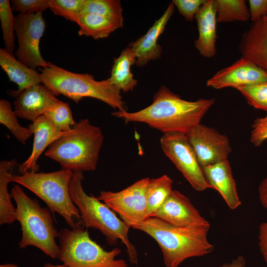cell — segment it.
Returning a JSON list of instances; mask_svg holds the SVG:
<instances>
[{"instance_id":"24","label":"cell","mask_w":267,"mask_h":267,"mask_svg":"<svg viewBox=\"0 0 267 267\" xmlns=\"http://www.w3.org/2000/svg\"><path fill=\"white\" fill-rule=\"evenodd\" d=\"M17 165V161L2 160L0 162V224H11L16 220L15 208L11 201V194L8 191V184L12 181L11 170Z\"/></svg>"},{"instance_id":"27","label":"cell","mask_w":267,"mask_h":267,"mask_svg":"<svg viewBox=\"0 0 267 267\" xmlns=\"http://www.w3.org/2000/svg\"><path fill=\"white\" fill-rule=\"evenodd\" d=\"M11 103L4 99L0 100V123L5 126L16 139L23 144L33 134L28 128L21 126Z\"/></svg>"},{"instance_id":"28","label":"cell","mask_w":267,"mask_h":267,"mask_svg":"<svg viewBox=\"0 0 267 267\" xmlns=\"http://www.w3.org/2000/svg\"><path fill=\"white\" fill-rule=\"evenodd\" d=\"M122 11L119 0H86L82 14L93 13L123 21Z\"/></svg>"},{"instance_id":"33","label":"cell","mask_w":267,"mask_h":267,"mask_svg":"<svg viewBox=\"0 0 267 267\" xmlns=\"http://www.w3.org/2000/svg\"><path fill=\"white\" fill-rule=\"evenodd\" d=\"M50 0H12V10L22 14L42 13L49 8Z\"/></svg>"},{"instance_id":"8","label":"cell","mask_w":267,"mask_h":267,"mask_svg":"<svg viewBox=\"0 0 267 267\" xmlns=\"http://www.w3.org/2000/svg\"><path fill=\"white\" fill-rule=\"evenodd\" d=\"M82 225L59 231V259L68 267H129L127 262L117 259L121 250H104L91 240Z\"/></svg>"},{"instance_id":"7","label":"cell","mask_w":267,"mask_h":267,"mask_svg":"<svg viewBox=\"0 0 267 267\" xmlns=\"http://www.w3.org/2000/svg\"><path fill=\"white\" fill-rule=\"evenodd\" d=\"M73 171L62 169L50 173L27 172L13 176L12 181L28 189L44 201L51 213L59 214L70 228L81 225L79 210L69 193Z\"/></svg>"},{"instance_id":"32","label":"cell","mask_w":267,"mask_h":267,"mask_svg":"<svg viewBox=\"0 0 267 267\" xmlns=\"http://www.w3.org/2000/svg\"><path fill=\"white\" fill-rule=\"evenodd\" d=\"M254 108L267 112V81L235 88Z\"/></svg>"},{"instance_id":"15","label":"cell","mask_w":267,"mask_h":267,"mask_svg":"<svg viewBox=\"0 0 267 267\" xmlns=\"http://www.w3.org/2000/svg\"><path fill=\"white\" fill-rule=\"evenodd\" d=\"M9 94L15 97L14 111L17 116L32 122L44 115L59 100L41 83L30 86L20 92L9 90Z\"/></svg>"},{"instance_id":"3","label":"cell","mask_w":267,"mask_h":267,"mask_svg":"<svg viewBox=\"0 0 267 267\" xmlns=\"http://www.w3.org/2000/svg\"><path fill=\"white\" fill-rule=\"evenodd\" d=\"M84 179L83 172H73L69 187L71 199L80 213L81 224L87 228L98 230L110 245H115L119 240H121L126 247L130 262L137 265V252L128 235L130 227L105 203L85 192L82 186Z\"/></svg>"},{"instance_id":"25","label":"cell","mask_w":267,"mask_h":267,"mask_svg":"<svg viewBox=\"0 0 267 267\" xmlns=\"http://www.w3.org/2000/svg\"><path fill=\"white\" fill-rule=\"evenodd\" d=\"M173 180L167 175L150 179L146 188L147 216L151 217L173 191Z\"/></svg>"},{"instance_id":"13","label":"cell","mask_w":267,"mask_h":267,"mask_svg":"<svg viewBox=\"0 0 267 267\" xmlns=\"http://www.w3.org/2000/svg\"><path fill=\"white\" fill-rule=\"evenodd\" d=\"M267 81V71L242 56L233 64L218 71L207 80L206 86L219 89L236 88Z\"/></svg>"},{"instance_id":"23","label":"cell","mask_w":267,"mask_h":267,"mask_svg":"<svg viewBox=\"0 0 267 267\" xmlns=\"http://www.w3.org/2000/svg\"><path fill=\"white\" fill-rule=\"evenodd\" d=\"M135 55L128 46L123 50L118 57L114 59L109 79L123 92L133 90L137 84V81L134 79L131 71V67L135 64Z\"/></svg>"},{"instance_id":"30","label":"cell","mask_w":267,"mask_h":267,"mask_svg":"<svg viewBox=\"0 0 267 267\" xmlns=\"http://www.w3.org/2000/svg\"><path fill=\"white\" fill-rule=\"evenodd\" d=\"M8 0H0V19L5 49L13 53L15 49V17Z\"/></svg>"},{"instance_id":"19","label":"cell","mask_w":267,"mask_h":267,"mask_svg":"<svg viewBox=\"0 0 267 267\" xmlns=\"http://www.w3.org/2000/svg\"><path fill=\"white\" fill-rule=\"evenodd\" d=\"M205 178L212 189L221 195L228 207L237 209L241 204L236 184L228 160L202 168Z\"/></svg>"},{"instance_id":"2","label":"cell","mask_w":267,"mask_h":267,"mask_svg":"<svg viewBox=\"0 0 267 267\" xmlns=\"http://www.w3.org/2000/svg\"><path fill=\"white\" fill-rule=\"evenodd\" d=\"M210 225L177 227L155 217L133 226L153 238L162 252L166 267H178L185 260L211 253L214 246L208 240Z\"/></svg>"},{"instance_id":"9","label":"cell","mask_w":267,"mask_h":267,"mask_svg":"<svg viewBox=\"0 0 267 267\" xmlns=\"http://www.w3.org/2000/svg\"><path fill=\"white\" fill-rule=\"evenodd\" d=\"M160 144L165 154L195 190L201 191L212 188L205 178L203 169L185 134L164 133L160 138Z\"/></svg>"},{"instance_id":"1","label":"cell","mask_w":267,"mask_h":267,"mask_svg":"<svg viewBox=\"0 0 267 267\" xmlns=\"http://www.w3.org/2000/svg\"><path fill=\"white\" fill-rule=\"evenodd\" d=\"M214 98H201L194 101L182 99L162 86L154 95L148 106L135 112L116 111L112 115L126 123L140 122L163 133L186 134L196 125L214 104Z\"/></svg>"},{"instance_id":"29","label":"cell","mask_w":267,"mask_h":267,"mask_svg":"<svg viewBox=\"0 0 267 267\" xmlns=\"http://www.w3.org/2000/svg\"><path fill=\"white\" fill-rule=\"evenodd\" d=\"M60 131L67 132L76 124L68 103L58 100L44 115Z\"/></svg>"},{"instance_id":"39","label":"cell","mask_w":267,"mask_h":267,"mask_svg":"<svg viewBox=\"0 0 267 267\" xmlns=\"http://www.w3.org/2000/svg\"><path fill=\"white\" fill-rule=\"evenodd\" d=\"M220 267H246L245 258L242 256H239L230 262L226 263Z\"/></svg>"},{"instance_id":"6","label":"cell","mask_w":267,"mask_h":267,"mask_svg":"<svg viewBox=\"0 0 267 267\" xmlns=\"http://www.w3.org/2000/svg\"><path fill=\"white\" fill-rule=\"evenodd\" d=\"M10 194L16 204L15 218L22 231L20 248L34 246L52 259H59L60 248L56 239L59 232L54 225L51 212L28 196L18 184L13 186Z\"/></svg>"},{"instance_id":"20","label":"cell","mask_w":267,"mask_h":267,"mask_svg":"<svg viewBox=\"0 0 267 267\" xmlns=\"http://www.w3.org/2000/svg\"><path fill=\"white\" fill-rule=\"evenodd\" d=\"M239 49L242 56L267 71V15L253 23L243 34Z\"/></svg>"},{"instance_id":"31","label":"cell","mask_w":267,"mask_h":267,"mask_svg":"<svg viewBox=\"0 0 267 267\" xmlns=\"http://www.w3.org/2000/svg\"><path fill=\"white\" fill-rule=\"evenodd\" d=\"M86 0H50L49 8L55 14L77 23Z\"/></svg>"},{"instance_id":"37","label":"cell","mask_w":267,"mask_h":267,"mask_svg":"<svg viewBox=\"0 0 267 267\" xmlns=\"http://www.w3.org/2000/svg\"><path fill=\"white\" fill-rule=\"evenodd\" d=\"M259 240L260 251L267 263V220L260 226Z\"/></svg>"},{"instance_id":"16","label":"cell","mask_w":267,"mask_h":267,"mask_svg":"<svg viewBox=\"0 0 267 267\" xmlns=\"http://www.w3.org/2000/svg\"><path fill=\"white\" fill-rule=\"evenodd\" d=\"M174 7L173 2H170L163 15L155 21L146 34L129 44L128 46L135 55V64L137 66H144L149 61L161 57L162 47L157 43L158 39L172 15Z\"/></svg>"},{"instance_id":"10","label":"cell","mask_w":267,"mask_h":267,"mask_svg":"<svg viewBox=\"0 0 267 267\" xmlns=\"http://www.w3.org/2000/svg\"><path fill=\"white\" fill-rule=\"evenodd\" d=\"M149 180L140 179L118 192L101 191L96 198L132 227L148 218L146 192Z\"/></svg>"},{"instance_id":"4","label":"cell","mask_w":267,"mask_h":267,"mask_svg":"<svg viewBox=\"0 0 267 267\" xmlns=\"http://www.w3.org/2000/svg\"><path fill=\"white\" fill-rule=\"evenodd\" d=\"M103 139L100 128L88 119H82L52 142L44 155L58 162L62 169L92 171L96 168Z\"/></svg>"},{"instance_id":"11","label":"cell","mask_w":267,"mask_h":267,"mask_svg":"<svg viewBox=\"0 0 267 267\" xmlns=\"http://www.w3.org/2000/svg\"><path fill=\"white\" fill-rule=\"evenodd\" d=\"M45 27L42 13H19L15 17V33L18 47L15 54L20 62L35 70L48 66L39 48Z\"/></svg>"},{"instance_id":"34","label":"cell","mask_w":267,"mask_h":267,"mask_svg":"<svg viewBox=\"0 0 267 267\" xmlns=\"http://www.w3.org/2000/svg\"><path fill=\"white\" fill-rule=\"evenodd\" d=\"M206 0H174L172 1L179 13L188 21H192Z\"/></svg>"},{"instance_id":"26","label":"cell","mask_w":267,"mask_h":267,"mask_svg":"<svg viewBox=\"0 0 267 267\" xmlns=\"http://www.w3.org/2000/svg\"><path fill=\"white\" fill-rule=\"evenodd\" d=\"M215 2L218 22L246 21L250 18L245 0H215Z\"/></svg>"},{"instance_id":"18","label":"cell","mask_w":267,"mask_h":267,"mask_svg":"<svg viewBox=\"0 0 267 267\" xmlns=\"http://www.w3.org/2000/svg\"><path fill=\"white\" fill-rule=\"evenodd\" d=\"M199 33L195 46L203 57L210 58L216 53L217 11L215 0H207L200 7L195 17Z\"/></svg>"},{"instance_id":"35","label":"cell","mask_w":267,"mask_h":267,"mask_svg":"<svg viewBox=\"0 0 267 267\" xmlns=\"http://www.w3.org/2000/svg\"><path fill=\"white\" fill-rule=\"evenodd\" d=\"M251 126L250 142L254 146H259L267 139V115L256 118Z\"/></svg>"},{"instance_id":"40","label":"cell","mask_w":267,"mask_h":267,"mask_svg":"<svg viewBox=\"0 0 267 267\" xmlns=\"http://www.w3.org/2000/svg\"><path fill=\"white\" fill-rule=\"evenodd\" d=\"M43 267H68L67 266L62 265H52L49 263H46Z\"/></svg>"},{"instance_id":"41","label":"cell","mask_w":267,"mask_h":267,"mask_svg":"<svg viewBox=\"0 0 267 267\" xmlns=\"http://www.w3.org/2000/svg\"><path fill=\"white\" fill-rule=\"evenodd\" d=\"M0 267H18L17 265L14 264H4L0 265Z\"/></svg>"},{"instance_id":"38","label":"cell","mask_w":267,"mask_h":267,"mask_svg":"<svg viewBox=\"0 0 267 267\" xmlns=\"http://www.w3.org/2000/svg\"><path fill=\"white\" fill-rule=\"evenodd\" d=\"M259 194L261 204L267 209V177L261 182L259 185Z\"/></svg>"},{"instance_id":"36","label":"cell","mask_w":267,"mask_h":267,"mask_svg":"<svg viewBox=\"0 0 267 267\" xmlns=\"http://www.w3.org/2000/svg\"><path fill=\"white\" fill-rule=\"evenodd\" d=\"M249 3L250 18L253 23L267 15V0H250Z\"/></svg>"},{"instance_id":"17","label":"cell","mask_w":267,"mask_h":267,"mask_svg":"<svg viewBox=\"0 0 267 267\" xmlns=\"http://www.w3.org/2000/svg\"><path fill=\"white\" fill-rule=\"evenodd\" d=\"M28 128L34 134V142L31 155L19 165V171L22 174L27 172H38L39 166L37 161L40 155L47 146L65 133L58 129L44 115L38 118Z\"/></svg>"},{"instance_id":"22","label":"cell","mask_w":267,"mask_h":267,"mask_svg":"<svg viewBox=\"0 0 267 267\" xmlns=\"http://www.w3.org/2000/svg\"><path fill=\"white\" fill-rule=\"evenodd\" d=\"M77 23L80 28L79 36L91 37L95 40L107 38L123 26V21L93 13L81 14Z\"/></svg>"},{"instance_id":"14","label":"cell","mask_w":267,"mask_h":267,"mask_svg":"<svg viewBox=\"0 0 267 267\" xmlns=\"http://www.w3.org/2000/svg\"><path fill=\"white\" fill-rule=\"evenodd\" d=\"M152 217L177 227H194L210 224L200 214L189 199L176 190H173Z\"/></svg>"},{"instance_id":"12","label":"cell","mask_w":267,"mask_h":267,"mask_svg":"<svg viewBox=\"0 0 267 267\" xmlns=\"http://www.w3.org/2000/svg\"><path fill=\"white\" fill-rule=\"evenodd\" d=\"M186 135L202 168L227 160L231 151L227 136L201 123L191 129Z\"/></svg>"},{"instance_id":"5","label":"cell","mask_w":267,"mask_h":267,"mask_svg":"<svg viewBox=\"0 0 267 267\" xmlns=\"http://www.w3.org/2000/svg\"><path fill=\"white\" fill-rule=\"evenodd\" d=\"M41 83L55 96L62 94L78 103L84 97L99 99L118 111H127L119 90L108 78L97 81L88 73L72 72L50 62L39 68Z\"/></svg>"},{"instance_id":"21","label":"cell","mask_w":267,"mask_h":267,"mask_svg":"<svg viewBox=\"0 0 267 267\" xmlns=\"http://www.w3.org/2000/svg\"><path fill=\"white\" fill-rule=\"evenodd\" d=\"M0 65L6 73L9 81L18 85L16 92L41 83L40 73L22 63L13 53L5 48L0 49Z\"/></svg>"}]
</instances>
